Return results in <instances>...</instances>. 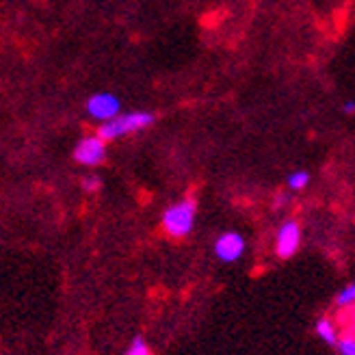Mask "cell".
Instances as JSON below:
<instances>
[{
	"label": "cell",
	"instance_id": "obj_8",
	"mask_svg": "<svg viewBox=\"0 0 355 355\" xmlns=\"http://www.w3.org/2000/svg\"><path fill=\"white\" fill-rule=\"evenodd\" d=\"M310 182V173L308 171H293L288 175V187L293 191H301V189H306Z\"/></svg>",
	"mask_w": 355,
	"mask_h": 355
},
{
	"label": "cell",
	"instance_id": "obj_10",
	"mask_svg": "<svg viewBox=\"0 0 355 355\" xmlns=\"http://www.w3.org/2000/svg\"><path fill=\"white\" fill-rule=\"evenodd\" d=\"M126 355H150V349L144 340V336H135V340L130 343Z\"/></svg>",
	"mask_w": 355,
	"mask_h": 355
},
{
	"label": "cell",
	"instance_id": "obj_7",
	"mask_svg": "<svg viewBox=\"0 0 355 355\" xmlns=\"http://www.w3.org/2000/svg\"><path fill=\"white\" fill-rule=\"evenodd\" d=\"M316 336L327 345H338V334L329 318H318L316 321Z\"/></svg>",
	"mask_w": 355,
	"mask_h": 355
},
{
	"label": "cell",
	"instance_id": "obj_13",
	"mask_svg": "<svg viewBox=\"0 0 355 355\" xmlns=\"http://www.w3.org/2000/svg\"><path fill=\"white\" fill-rule=\"evenodd\" d=\"M345 113H355V102L353 100H349V102H345Z\"/></svg>",
	"mask_w": 355,
	"mask_h": 355
},
{
	"label": "cell",
	"instance_id": "obj_6",
	"mask_svg": "<svg viewBox=\"0 0 355 355\" xmlns=\"http://www.w3.org/2000/svg\"><path fill=\"white\" fill-rule=\"evenodd\" d=\"M301 245V227L297 221H286L277 232V256L291 258Z\"/></svg>",
	"mask_w": 355,
	"mask_h": 355
},
{
	"label": "cell",
	"instance_id": "obj_3",
	"mask_svg": "<svg viewBox=\"0 0 355 355\" xmlns=\"http://www.w3.org/2000/svg\"><path fill=\"white\" fill-rule=\"evenodd\" d=\"M106 156V146H104V139L100 135L96 137H85L80 144L74 150V158L76 163L87 165V167H96L104 161Z\"/></svg>",
	"mask_w": 355,
	"mask_h": 355
},
{
	"label": "cell",
	"instance_id": "obj_4",
	"mask_svg": "<svg viewBox=\"0 0 355 355\" xmlns=\"http://www.w3.org/2000/svg\"><path fill=\"white\" fill-rule=\"evenodd\" d=\"M245 254V239L239 232H223L215 241V256L221 262H236Z\"/></svg>",
	"mask_w": 355,
	"mask_h": 355
},
{
	"label": "cell",
	"instance_id": "obj_1",
	"mask_svg": "<svg viewBox=\"0 0 355 355\" xmlns=\"http://www.w3.org/2000/svg\"><path fill=\"white\" fill-rule=\"evenodd\" d=\"M154 123V115L146 113V111H135V113H126V115H117L111 121H104L98 135L104 141H111V139H119L123 135H130L137 130H144L148 126Z\"/></svg>",
	"mask_w": 355,
	"mask_h": 355
},
{
	"label": "cell",
	"instance_id": "obj_9",
	"mask_svg": "<svg viewBox=\"0 0 355 355\" xmlns=\"http://www.w3.org/2000/svg\"><path fill=\"white\" fill-rule=\"evenodd\" d=\"M336 304L338 306H353L355 304V284H349V286H345L338 297H336Z\"/></svg>",
	"mask_w": 355,
	"mask_h": 355
},
{
	"label": "cell",
	"instance_id": "obj_2",
	"mask_svg": "<svg viewBox=\"0 0 355 355\" xmlns=\"http://www.w3.org/2000/svg\"><path fill=\"white\" fill-rule=\"evenodd\" d=\"M195 223V202L193 200H182L173 206H169L163 212V225L167 230V234L182 239L187 236Z\"/></svg>",
	"mask_w": 355,
	"mask_h": 355
},
{
	"label": "cell",
	"instance_id": "obj_12",
	"mask_svg": "<svg viewBox=\"0 0 355 355\" xmlns=\"http://www.w3.org/2000/svg\"><path fill=\"white\" fill-rule=\"evenodd\" d=\"M83 189L85 191H98L100 189V178H96V175H87V178H83Z\"/></svg>",
	"mask_w": 355,
	"mask_h": 355
},
{
	"label": "cell",
	"instance_id": "obj_5",
	"mask_svg": "<svg viewBox=\"0 0 355 355\" xmlns=\"http://www.w3.org/2000/svg\"><path fill=\"white\" fill-rule=\"evenodd\" d=\"M87 111L94 119L111 121V119H115L119 115V100L113 94H96V96L89 98Z\"/></svg>",
	"mask_w": 355,
	"mask_h": 355
},
{
	"label": "cell",
	"instance_id": "obj_11",
	"mask_svg": "<svg viewBox=\"0 0 355 355\" xmlns=\"http://www.w3.org/2000/svg\"><path fill=\"white\" fill-rule=\"evenodd\" d=\"M340 355H355V338H343L338 340Z\"/></svg>",
	"mask_w": 355,
	"mask_h": 355
}]
</instances>
